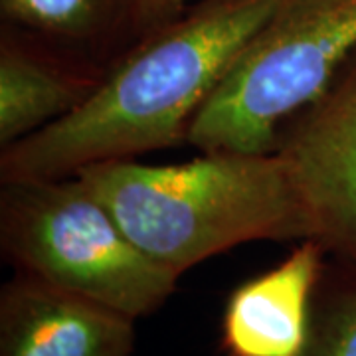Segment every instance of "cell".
Instances as JSON below:
<instances>
[{
  "mask_svg": "<svg viewBox=\"0 0 356 356\" xmlns=\"http://www.w3.org/2000/svg\"><path fill=\"white\" fill-rule=\"evenodd\" d=\"M281 0H198L133 40L88 102L0 153L2 182L77 175L172 149Z\"/></svg>",
  "mask_w": 356,
  "mask_h": 356,
  "instance_id": "6da1fadb",
  "label": "cell"
},
{
  "mask_svg": "<svg viewBox=\"0 0 356 356\" xmlns=\"http://www.w3.org/2000/svg\"><path fill=\"white\" fill-rule=\"evenodd\" d=\"M77 177L129 240L178 277L242 243L309 240L277 151H214L163 166L107 161Z\"/></svg>",
  "mask_w": 356,
  "mask_h": 356,
  "instance_id": "7a4b0ae2",
  "label": "cell"
},
{
  "mask_svg": "<svg viewBox=\"0 0 356 356\" xmlns=\"http://www.w3.org/2000/svg\"><path fill=\"white\" fill-rule=\"evenodd\" d=\"M0 250L14 271L135 321L165 307L180 280L129 240L77 175L2 182Z\"/></svg>",
  "mask_w": 356,
  "mask_h": 356,
  "instance_id": "3957f363",
  "label": "cell"
},
{
  "mask_svg": "<svg viewBox=\"0 0 356 356\" xmlns=\"http://www.w3.org/2000/svg\"><path fill=\"white\" fill-rule=\"evenodd\" d=\"M356 51V0H281L194 115L202 153L275 151L283 127Z\"/></svg>",
  "mask_w": 356,
  "mask_h": 356,
  "instance_id": "277c9868",
  "label": "cell"
},
{
  "mask_svg": "<svg viewBox=\"0 0 356 356\" xmlns=\"http://www.w3.org/2000/svg\"><path fill=\"white\" fill-rule=\"evenodd\" d=\"M275 151L317 240L356 267V51L331 83L283 127Z\"/></svg>",
  "mask_w": 356,
  "mask_h": 356,
  "instance_id": "5b68a950",
  "label": "cell"
},
{
  "mask_svg": "<svg viewBox=\"0 0 356 356\" xmlns=\"http://www.w3.org/2000/svg\"><path fill=\"white\" fill-rule=\"evenodd\" d=\"M135 323L18 271L0 289V356H135Z\"/></svg>",
  "mask_w": 356,
  "mask_h": 356,
  "instance_id": "8992f818",
  "label": "cell"
},
{
  "mask_svg": "<svg viewBox=\"0 0 356 356\" xmlns=\"http://www.w3.org/2000/svg\"><path fill=\"white\" fill-rule=\"evenodd\" d=\"M325 248L301 240L280 266L229 293L222 317L228 356H299L305 346L313 299L325 273Z\"/></svg>",
  "mask_w": 356,
  "mask_h": 356,
  "instance_id": "52a82bcc",
  "label": "cell"
},
{
  "mask_svg": "<svg viewBox=\"0 0 356 356\" xmlns=\"http://www.w3.org/2000/svg\"><path fill=\"white\" fill-rule=\"evenodd\" d=\"M105 70L2 24L0 147H10L74 113L102 83Z\"/></svg>",
  "mask_w": 356,
  "mask_h": 356,
  "instance_id": "ba28073f",
  "label": "cell"
},
{
  "mask_svg": "<svg viewBox=\"0 0 356 356\" xmlns=\"http://www.w3.org/2000/svg\"><path fill=\"white\" fill-rule=\"evenodd\" d=\"M135 0H0L2 24L91 64L107 65L133 42Z\"/></svg>",
  "mask_w": 356,
  "mask_h": 356,
  "instance_id": "9c48e42d",
  "label": "cell"
},
{
  "mask_svg": "<svg viewBox=\"0 0 356 356\" xmlns=\"http://www.w3.org/2000/svg\"><path fill=\"white\" fill-rule=\"evenodd\" d=\"M299 356H356V267L325 269Z\"/></svg>",
  "mask_w": 356,
  "mask_h": 356,
  "instance_id": "30bf717a",
  "label": "cell"
},
{
  "mask_svg": "<svg viewBox=\"0 0 356 356\" xmlns=\"http://www.w3.org/2000/svg\"><path fill=\"white\" fill-rule=\"evenodd\" d=\"M192 0H135L133 6V40L165 24L191 6Z\"/></svg>",
  "mask_w": 356,
  "mask_h": 356,
  "instance_id": "8fae6325",
  "label": "cell"
}]
</instances>
